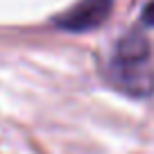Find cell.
Masks as SVG:
<instances>
[{
	"label": "cell",
	"mask_w": 154,
	"mask_h": 154,
	"mask_svg": "<svg viewBox=\"0 0 154 154\" xmlns=\"http://www.w3.org/2000/svg\"><path fill=\"white\" fill-rule=\"evenodd\" d=\"M113 0H79L54 18V25L66 32H88L109 18Z\"/></svg>",
	"instance_id": "obj_1"
},
{
	"label": "cell",
	"mask_w": 154,
	"mask_h": 154,
	"mask_svg": "<svg viewBox=\"0 0 154 154\" xmlns=\"http://www.w3.org/2000/svg\"><path fill=\"white\" fill-rule=\"evenodd\" d=\"M149 57V43L140 32H129L122 36L116 45V59H113V70L120 75V82L127 84L131 72H136Z\"/></svg>",
	"instance_id": "obj_2"
},
{
	"label": "cell",
	"mask_w": 154,
	"mask_h": 154,
	"mask_svg": "<svg viewBox=\"0 0 154 154\" xmlns=\"http://www.w3.org/2000/svg\"><path fill=\"white\" fill-rule=\"evenodd\" d=\"M143 23L149 25V27H154V0H149L147 5H145V9H143Z\"/></svg>",
	"instance_id": "obj_3"
}]
</instances>
